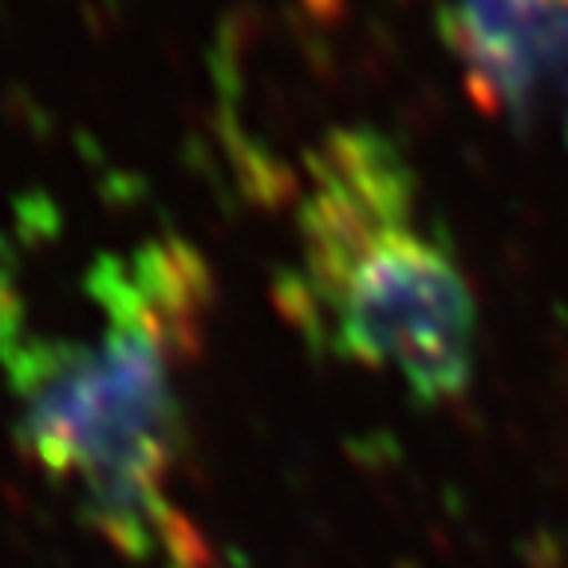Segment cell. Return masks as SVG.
Listing matches in <instances>:
<instances>
[{
  "label": "cell",
  "mask_w": 568,
  "mask_h": 568,
  "mask_svg": "<svg viewBox=\"0 0 568 568\" xmlns=\"http://www.w3.org/2000/svg\"><path fill=\"white\" fill-rule=\"evenodd\" d=\"M186 241L106 248L75 281L68 324H36L0 268V395L36 470L60 481L123 557L182 552L170 474L186 438L178 375L210 312Z\"/></svg>",
  "instance_id": "1"
},
{
  "label": "cell",
  "mask_w": 568,
  "mask_h": 568,
  "mask_svg": "<svg viewBox=\"0 0 568 568\" xmlns=\"http://www.w3.org/2000/svg\"><path fill=\"white\" fill-rule=\"evenodd\" d=\"M438 36L486 111L568 146V0H446Z\"/></svg>",
  "instance_id": "3"
},
{
  "label": "cell",
  "mask_w": 568,
  "mask_h": 568,
  "mask_svg": "<svg viewBox=\"0 0 568 568\" xmlns=\"http://www.w3.org/2000/svg\"><path fill=\"white\" fill-rule=\"evenodd\" d=\"M276 296L316 352L395 375L423 407L470 387V276L403 146L375 126L328 131L304 159L296 257Z\"/></svg>",
  "instance_id": "2"
}]
</instances>
